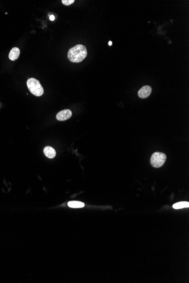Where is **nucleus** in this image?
Listing matches in <instances>:
<instances>
[{
	"mask_svg": "<svg viewBox=\"0 0 189 283\" xmlns=\"http://www.w3.org/2000/svg\"><path fill=\"white\" fill-rule=\"evenodd\" d=\"M87 55V50L85 46L78 44L70 48L68 53L69 61L74 63L82 62Z\"/></svg>",
	"mask_w": 189,
	"mask_h": 283,
	"instance_id": "f257e3e1",
	"label": "nucleus"
},
{
	"mask_svg": "<svg viewBox=\"0 0 189 283\" xmlns=\"http://www.w3.org/2000/svg\"><path fill=\"white\" fill-rule=\"evenodd\" d=\"M27 85L30 92L36 97L41 96L44 93V89L39 80L35 78H30Z\"/></svg>",
	"mask_w": 189,
	"mask_h": 283,
	"instance_id": "f03ea898",
	"label": "nucleus"
},
{
	"mask_svg": "<svg viewBox=\"0 0 189 283\" xmlns=\"http://www.w3.org/2000/svg\"><path fill=\"white\" fill-rule=\"evenodd\" d=\"M167 160L165 154L161 152H155L151 158V164L155 168H160L163 166Z\"/></svg>",
	"mask_w": 189,
	"mask_h": 283,
	"instance_id": "7ed1b4c3",
	"label": "nucleus"
},
{
	"mask_svg": "<svg viewBox=\"0 0 189 283\" xmlns=\"http://www.w3.org/2000/svg\"><path fill=\"white\" fill-rule=\"evenodd\" d=\"M152 92V88L149 85H145L140 88L138 92V96L141 99L148 97Z\"/></svg>",
	"mask_w": 189,
	"mask_h": 283,
	"instance_id": "20e7f679",
	"label": "nucleus"
},
{
	"mask_svg": "<svg viewBox=\"0 0 189 283\" xmlns=\"http://www.w3.org/2000/svg\"><path fill=\"white\" fill-rule=\"evenodd\" d=\"M72 116V112L69 109L63 110L60 111L56 115V118L59 121H64L69 119Z\"/></svg>",
	"mask_w": 189,
	"mask_h": 283,
	"instance_id": "39448f33",
	"label": "nucleus"
},
{
	"mask_svg": "<svg viewBox=\"0 0 189 283\" xmlns=\"http://www.w3.org/2000/svg\"><path fill=\"white\" fill-rule=\"evenodd\" d=\"M43 151H44V154L48 158H51V159L54 158L56 155V150H54L51 147H49V146L45 147Z\"/></svg>",
	"mask_w": 189,
	"mask_h": 283,
	"instance_id": "423d86ee",
	"label": "nucleus"
},
{
	"mask_svg": "<svg viewBox=\"0 0 189 283\" xmlns=\"http://www.w3.org/2000/svg\"><path fill=\"white\" fill-rule=\"evenodd\" d=\"M20 55V50L18 48H13L9 54V58L11 61H16Z\"/></svg>",
	"mask_w": 189,
	"mask_h": 283,
	"instance_id": "0eeeda50",
	"label": "nucleus"
},
{
	"mask_svg": "<svg viewBox=\"0 0 189 283\" xmlns=\"http://www.w3.org/2000/svg\"><path fill=\"white\" fill-rule=\"evenodd\" d=\"M68 205L71 208H82L85 206V203L78 201H72L68 202Z\"/></svg>",
	"mask_w": 189,
	"mask_h": 283,
	"instance_id": "6e6552de",
	"label": "nucleus"
},
{
	"mask_svg": "<svg viewBox=\"0 0 189 283\" xmlns=\"http://www.w3.org/2000/svg\"><path fill=\"white\" fill-rule=\"evenodd\" d=\"M189 207V202L187 201H182V202H180L176 203H174L173 205V208L176 210L178 209H184V208H188Z\"/></svg>",
	"mask_w": 189,
	"mask_h": 283,
	"instance_id": "1a4fd4ad",
	"label": "nucleus"
},
{
	"mask_svg": "<svg viewBox=\"0 0 189 283\" xmlns=\"http://www.w3.org/2000/svg\"><path fill=\"white\" fill-rule=\"evenodd\" d=\"M74 2H75L74 0H62V3L65 5H66V6L70 5L71 4L73 3Z\"/></svg>",
	"mask_w": 189,
	"mask_h": 283,
	"instance_id": "9d476101",
	"label": "nucleus"
},
{
	"mask_svg": "<svg viewBox=\"0 0 189 283\" xmlns=\"http://www.w3.org/2000/svg\"><path fill=\"white\" fill-rule=\"evenodd\" d=\"M49 19H50V20H51V21H53V20H54V19H55V17H54V16L53 15H51V16H50V17H49Z\"/></svg>",
	"mask_w": 189,
	"mask_h": 283,
	"instance_id": "9b49d317",
	"label": "nucleus"
},
{
	"mask_svg": "<svg viewBox=\"0 0 189 283\" xmlns=\"http://www.w3.org/2000/svg\"><path fill=\"white\" fill-rule=\"evenodd\" d=\"M108 44H109V46H111V45H112V42L111 41H109V43H108Z\"/></svg>",
	"mask_w": 189,
	"mask_h": 283,
	"instance_id": "f8f14e48",
	"label": "nucleus"
}]
</instances>
